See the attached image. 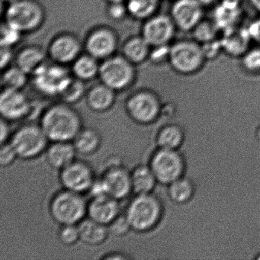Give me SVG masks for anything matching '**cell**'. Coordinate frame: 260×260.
Segmentation results:
<instances>
[{"mask_svg": "<svg viewBox=\"0 0 260 260\" xmlns=\"http://www.w3.org/2000/svg\"><path fill=\"white\" fill-rule=\"evenodd\" d=\"M39 124L51 142L72 141L83 127L80 114L72 105L62 101L44 111Z\"/></svg>", "mask_w": 260, "mask_h": 260, "instance_id": "6da1fadb", "label": "cell"}, {"mask_svg": "<svg viewBox=\"0 0 260 260\" xmlns=\"http://www.w3.org/2000/svg\"><path fill=\"white\" fill-rule=\"evenodd\" d=\"M124 213L132 231L147 234L159 226L164 217V207L162 201L153 193L136 194Z\"/></svg>", "mask_w": 260, "mask_h": 260, "instance_id": "7a4b0ae2", "label": "cell"}, {"mask_svg": "<svg viewBox=\"0 0 260 260\" xmlns=\"http://www.w3.org/2000/svg\"><path fill=\"white\" fill-rule=\"evenodd\" d=\"M4 18L22 34H31L43 26L46 10L39 0H17L6 6Z\"/></svg>", "mask_w": 260, "mask_h": 260, "instance_id": "3957f363", "label": "cell"}, {"mask_svg": "<svg viewBox=\"0 0 260 260\" xmlns=\"http://www.w3.org/2000/svg\"><path fill=\"white\" fill-rule=\"evenodd\" d=\"M87 208L84 194L63 188L51 198L49 213L51 218L60 225H78L87 217Z\"/></svg>", "mask_w": 260, "mask_h": 260, "instance_id": "277c9868", "label": "cell"}, {"mask_svg": "<svg viewBox=\"0 0 260 260\" xmlns=\"http://www.w3.org/2000/svg\"><path fill=\"white\" fill-rule=\"evenodd\" d=\"M206 62L202 45L193 39H179L170 45L168 64L179 75L197 74Z\"/></svg>", "mask_w": 260, "mask_h": 260, "instance_id": "5b68a950", "label": "cell"}, {"mask_svg": "<svg viewBox=\"0 0 260 260\" xmlns=\"http://www.w3.org/2000/svg\"><path fill=\"white\" fill-rule=\"evenodd\" d=\"M162 104L160 97L154 91L138 89L131 94L126 100V113L136 124L150 125L161 118Z\"/></svg>", "mask_w": 260, "mask_h": 260, "instance_id": "8992f818", "label": "cell"}, {"mask_svg": "<svg viewBox=\"0 0 260 260\" xmlns=\"http://www.w3.org/2000/svg\"><path fill=\"white\" fill-rule=\"evenodd\" d=\"M10 144L22 160H33L46 151L49 142L40 124H25L12 133Z\"/></svg>", "mask_w": 260, "mask_h": 260, "instance_id": "52a82bcc", "label": "cell"}, {"mask_svg": "<svg viewBox=\"0 0 260 260\" xmlns=\"http://www.w3.org/2000/svg\"><path fill=\"white\" fill-rule=\"evenodd\" d=\"M135 65L122 55H114L101 61L99 79L116 92L127 90L137 78Z\"/></svg>", "mask_w": 260, "mask_h": 260, "instance_id": "ba28073f", "label": "cell"}, {"mask_svg": "<svg viewBox=\"0 0 260 260\" xmlns=\"http://www.w3.org/2000/svg\"><path fill=\"white\" fill-rule=\"evenodd\" d=\"M149 165L158 183L165 185L184 176L186 168L185 158L179 150H167L158 147L150 156Z\"/></svg>", "mask_w": 260, "mask_h": 260, "instance_id": "9c48e42d", "label": "cell"}, {"mask_svg": "<svg viewBox=\"0 0 260 260\" xmlns=\"http://www.w3.org/2000/svg\"><path fill=\"white\" fill-rule=\"evenodd\" d=\"M71 77L66 66L51 60L39 67L30 78L39 93L47 96H59Z\"/></svg>", "mask_w": 260, "mask_h": 260, "instance_id": "30bf717a", "label": "cell"}, {"mask_svg": "<svg viewBox=\"0 0 260 260\" xmlns=\"http://www.w3.org/2000/svg\"><path fill=\"white\" fill-rule=\"evenodd\" d=\"M83 46L87 54L103 61L115 55L119 46V39L116 31L111 27L100 25L88 33Z\"/></svg>", "mask_w": 260, "mask_h": 260, "instance_id": "8fae6325", "label": "cell"}, {"mask_svg": "<svg viewBox=\"0 0 260 260\" xmlns=\"http://www.w3.org/2000/svg\"><path fill=\"white\" fill-rule=\"evenodd\" d=\"M59 179L64 189L84 194L90 191L96 176L90 164L76 159L60 170Z\"/></svg>", "mask_w": 260, "mask_h": 260, "instance_id": "7c38bea8", "label": "cell"}, {"mask_svg": "<svg viewBox=\"0 0 260 260\" xmlns=\"http://www.w3.org/2000/svg\"><path fill=\"white\" fill-rule=\"evenodd\" d=\"M106 194L121 201L132 193L131 170L121 162H112L99 177Z\"/></svg>", "mask_w": 260, "mask_h": 260, "instance_id": "4fadbf2b", "label": "cell"}, {"mask_svg": "<svg viewBox=\"0 0 260 260\" xmlns=\"http://www.w3.org/2000/svg\"><path fill=\"white\" fill-rule=\"evenodd\" d=\"M83 48V43L78 36L66 31L53 38L48 45L47 54L51 61L67 67L81 55Z\"/></svg>", "mask_w": 260, "mask_h": 260, "instance_id": "5bb4252c", "label": "cell"}, {"mask_svg": "<svg viewBox=\"0 0 260 260\" xmlns=\"http://www.w3.org/2000/svg\"><path fill=\"white\" fill-rule=\"evenodd\" d=\"M176 28L170 15L157 14L144 21L141 35L151 47L171 45Z\"/></svg>", "mask_w": 260, "mask_h": 260, "instance_id": "9a60e30c", "label": "cell"}, {"mask_svg": "<svg viewBox=\"0 0 260 260\" xmlns=\"http://www.w3.org/2000/svg\"><path fill=\"white\" fill-rule=\"evenodd\" d=\"M204 13L205 8L199 0H173L169 15L177 30L191 33L204 19Z\"/></svg>", "mask_w": 260, "mask_h": 260, "instance_id": "2e32d148", "label": "cell"}, {"mask_svg": "<svg viewBox=\"0 0 260 260\" xmlns=\"http://www.w3.org/2000/svg\"><path fill=\"white\" fill-rule=\"evenodd\" d=\"M31 100L22 90L3 89L0 95V114L7 121H18L29 116L32 111Z\"/></svg>", "mask_w": 260, "mask_h": 260, "instance_id": "e0dca14e", "label": "cell"}, {"mask_svg": "<svg viewBox=\"0 0 260 260\" xmlns=\"http://www.w3.org/2000/svg\"><path fill=\"white\" fill-rule=\"evenodd\" d=\"M244 10L241 0H220L213 8L211 19L222 33L241 25Z\"/></svg>", "mask_w": 260, "mask_h": 260, "instance_id": "ac0fdd59", "label": "cell"}, {"mask_svg": "<svg viewBox=\"0 0 260 260\" xmlns=\"http://www.w3.org/2000/svg\"><path fill=\"white\" fill-rule=\"evenodd\" d=\"M121 213L120 201L109 194L91 197L88 202L87 217L106 226H109Z\"/></svg>", "mask_w": 260, "mask_h": 260, "instance_id": "d6986e66", "label": "cell"}, {"mask_svg": "<svg viewBox=\"0 0 260 260\" xmlns=\"http://www.w3.org/2000/svg\"><path fill=\"white\" fill-rule=\"evenodd\" d=\"M223 54L234 59H240L251 48L252 41L247 27L242 25L226 30L220 35Z\"/></svg>", "mask_w": 260, "mask_h": 260, "instance_id": "ffe728a7", "label": "cell"}, {"mask_svg": "<svg viewBox=\"0 0 260 260\" xmlns=\"http://www.w3.org/2000/svg\"><path fill=\"white\" fill-rule=\"evenodd\" d=\"M116 93L115 90L100 82L87 90L85 97L86 105L92 112L105 113L109 112L115 105Z\"/></svg>", "mask_w": 260, "mask_h": 260, "instance_id": "44dd1931", "label": "cell"}, {"mask_svg": "<svg viewBox=\"0 0 260 260\" xmlns=\"http://www.w3.org/2000/svg\"><path fill=\"white\" fill-rule=\"evenodd\" d=\"M45 154L49 166L60 170L75 160L77 153L72 141H53Z\"/></svg>", "mask_w": 260, "mask_h": 260, "instance_id": "7402d4cb", "label": "cell"}, {"mask_svg": "<svg viewBox=\"0 0 260 260\" xmlns=\"http://www.w3.org/2000/svg\"><path fill=\"white\" fill-rule=\"evenodd\" d=\"M47 57V51L39 45H27L16 54L14 62L16 66L31 76L39 67L46 62Z\"/></svg>", "mask_w": 260, "mask_h": 260, "instance_id": "603a6c76", "label": "cell"}, {"mask_svg": "<svg viewBox=\"0 0 260 260\" xmlns=\"http://www.w3.org/2000/svg\"><path fill=\"white\" fill-rule=\"evenodd\" d=\"M132 193L144 194L153 193L158 181L148 164H141L131 170Z\"/></svg>", "mask_w": 260, "mask_h": 260, "instance_id": "cb8c5ba5", "label": "cell"}, {"mask_svg": "<svg viewBox=\"0 0 260 260\" xmlns=\"http://www.w3.org/2000/svg\"><path fill=\"white\" fill-rule=\"evenodd\" d=\"M80 240L87 246H100L106 243L110 231L109 226L86 217L78 224Z\"/></svg>", "mask_w": 260, "mask_h": 260, "instance_id": "d4e9b609", "label": "cell"}, {"mask_svg": "<svg viewBox=\"0 0 260 260\" xmlns=\"http://www.w3.org/2000/svg\"><path fill=\"white\" fill-rule=\"evenodd\" d=\"M151 46L141 35L128 38L123 44L121 55L135 66L148 61Z\"/></svg>", "mask_w": 260, "mask_h": 260, "instance_id": "484cf974", "label": "cell"}, {"mask_svg": "<svg viewBox=\"0 0 260 260\" xmlns=\"http://www.w3.org/2000/svg\"><path fill=\"white\" fill-rule=\"evenodd\" d=\"M77 154L92 156L100 150L103 143L101 135L92 127H83L72 141Z\"/></svg>", "mask_w": 260, "mask_h": 260, "instance_id": "4316f807", "label": "cell"}, {"mask_svg": "<svg viewBox=\"0 0 260 260\" xmlns=\"http://www.w3.org/2000/svg\"><path fill=\"white\" fill-rule=\"evenodd\" d=\"M158 148L179 150L185 141V132L179 124H167L159 128L156 135Z\"/></svg>", "mask_w": 260, "mask_h": 260, "instance_id": "83f0119b", "label": "cell"}, {"mask_svg": "<svg viewBox=\"0 0 260 260\" xmlns=\"http://www.w3.org/2000/svg\"><path fill=\"white\" fill-rule=\"evenodd\" d=\"M100 64L101 63L100 60L90 54L87 53L85 54H82L71 64L73 76L86 83L93 80L99 77Z\"/></svg>", "mask_w": 260, "mask_h": 260, "instance_id": "f1b7e54d", "label": "cell"}, {"mask_svg": "<svg viewBox=\"0 0 260 260\" xmlns=\"http://www.w3.org/2000/svg\"><path fill=\"white\" fill-rule=\"evenodd\" d=\"M128 15L135 20L144 22L157 14L161 0H126Z\"/></svg>", "mask_w": 260, "mask_h": 260, "instance_id": "f546056e", "label": "cell"}, {"mask_svg": "<svg viewBox=\"0 0 260 260\" xmlns=\"http://www.w3.org/2000/svg\"><path fill=\"white\" fill-rule=\"evenodd\" d=\"M167 186V194L170 200L179 205L189 202L196 191L192 181L185 176L173 181Z\"/></svg>", "mask_w": 260, "mask_h": 260, "instance_id": "4dcf8cb0", "label": "cell"}, {"mask_svg": "<svg viewBox=\"0 0 260 260\" xmlns=\"http://www.w3.org/2000/svg\"><path fill=\"white\" fill-rule=\"evenodd\" d=\"M30 75L16 64L3 70L1 84L3 89L22 90L29 80Z\"/></svg>", "mask_w": 260, "mask_h": 260, "instance_id": "1f68e13d", "label": "cell"}, {"mask_svg": "<svg viewBox=\"0 0 260 260\" xmlns=\"http://www.w3.org/2000/svg\"><path fill=\"white\" fill-rule=\"evenodd\" d=\"M87 89H86V82L72 77L60 92L59 97L63 103L73 105L80 102L86 97Z\"/></svg>", "mask_w": 260, "mask_h": 260, "instance_id": "d6a6232c", "label": "cell"}, {"mask_svg": "<svg viewBox=\"0 0 260 260\" xmlns=\"http://www.w3.org/2000/svg\"><path fill=\"white\" fill-rule=\"evenodd\" d=\"M192 39L200 45L219 39L221 31L217 28L212 19L204 18L191 31Z\"/></svg>", "mask_w": 260, "mask_h": 260, "instance_id": "836d02e7", "label": "cell"}, {"mask_svg": "<svg viewBox=\"0 0 260 260\" xmlns=\"http://www.w3.org/2000/svg\"><path fill=\"white\" fill-rule=\"evenodd\" d=\"M240 60L242 69L250 75H260V46L252 47Z\"/></svg>", "mask_w": 260, "mask_h": 260, "instance_id": "e575fe53", "label": "cell"}, {"mask_svg": "<svg viewBox=\"0 0 260 260\" xmlns=\"http://www.w3.org/2000/svg\"><path fill=\"white\" fill-rule=\"evenodd\" d=\"M22 36L21 31L4 21L0 28V46L13 48L20 42Z\"/></svg>", "mask_w": 260, "mask_h": 260, "instance_id": "d590c367", "label": "cell"}, {"mask_svg": "<svg viewBox=\"0 0 260 260\" xmlns=\"http://www.w3.org/2000/svg\"><path fill=\"white\" fill-rule=\"evenodd\" d=\"M58 239L62 244L67 246L75 245L80 240L78 225H60L58 231Z\"/></svg>", "mask_w": 260, "mask_h": 260, "instance_id": "8d00e7d4", "label": "cell"}, {"mask_svg": "<svg viewBox=\"0 0 260 260\" xmlns=\"http://www.w3.org/2000/svg\"><path fill=\"white\" fill-rule=\"evenodd\" d=\"M106 15L114 22H121L129 16L125 2L111 3L107 4Z\"/></svg>", "mask_w": 260, "mask_h": 260, "instance_id": "74e56055", "label": "cell"}, {"mask_svg": "<svg viewBox=\"0 0 260 260\" xmlns=\"http://www.w3.org/2000/svg\"><path fill=\"white\" fill-rule=\"evenodd\" d=\"M170 51V45L151 47L148 61L157 66L168 63Z\"/></svg>", "mask_w": 260, "mask_h": 260, "instance_id": "f35d334b", "label": "cell"}, {"mask_svg": "<svg viewBox=\"0 0 260 260\" xmlns=\"http://www.w3.org/2000/svg\"><path fill=\"white\" fill-rule=\"evenodd\" d=\"M110 234L116 237L125 236L129 231H132L130 223L126 217L125 213H121L112 223L109 226Z\"/></svg>", "mask_w": 260, "mask_h": 260, "instance_id": "ab89813d", "label": "cell"}, {"mask_svg": "<svg viewBox=\"0 0 260 260\" xmlns=\"http://www.w3.org/2000/svg\"><path fill=\"white\" fill-rule=\"evenodd\" d=\"M201 45L207 61L215 60L220 54H223L220 38Z\"/></svg>", "mask_w": 260, "mask_h": 260, "instance_id": "60d3db41", "label": "cell"}, {"mask_svg": "<svg viewBox=\"0 0 260 260\" xmlns=\"http://www.w3.org/2000/svg\"><path fill=\"white\" fill-rule=\"evenodd\" d=\"M18 159L17 153L10 141L1 144L0 148V165L2 167H10Z\"/></svg>", "mask_w": 260, "mask_h": 260, "instance_id": "b9f144b4", "label": "cell"}, {"mask_svg": "<svg viewBox=\"0 0 260 260\" xmlns=\"http://www.w3.org/2000/svg\"><path fill=\"white\" fill-rule=\"evenodd\" d=\"M16 54L13 53V48L1 47L0 50V65L1 69L4 70L11 66L12 63L15 61Z\"/></svg>", "mask_w": 260, "mask_h": 260, "instance_id": "7bdbcfd3", "label": "cell"}, {"mask_svg": "<svg viewBox=\"0 0 260 260\" xmlns=\"http://www.w3.org/2000/svg\"><path fill=\"white\" fill-rule=\"evenodd\" d=\"M247 28L254 43L260 46V16L252 20Z\"/></svg>", "mask_w": 260, "mask_h": 260, "instance_id": "ee69618b", "label": "cell"}, {"mask_svg": "<svg viewBox=\"0 0 260 260\" xmlns=\"http://www.w3.org/2000/svg\"><path fill=\"white\" fill-rule=\"evenodd\" d=\"M8 122L9 121H6L4 118H1V123H0V131H1L0 141H1V144L10 141V137H11V131H10Z\"/></svg>", "mask_w": 260, "mask_h": 260, "instance_id": "f6af8a7d", "label": "cell"}, {"mask_svg": "<svg viewBox=\"0 0 260 260\" xmlns=\"http://www.w3.org/2000/svg\"><path fill=\"white\" fill-rule=\"evenodd\" d=\"M102 259L111 260V259H127L130 258L128 255L126 254L119 252H112L109 253H106L101 257Z\"/></svg>", "mask_w": 260, "mask_h": 260, "instance_id": "bcb514c9", "label": "cell"}, {"mask_svg": "<svg viewBox=\"0 0 260 260\" xmlns=\"http://www.w3.org/2000/svg\"><path fill=\"white\" fill-rule=\"evenodd\" d=\"M220 1V0H199V2L205 10L207 8H214Z\"/></svg>", "mask_w": 260, "mask_h": 260, "instance_id": "7dc6e473", "label": "cell"}, {"mask_svg": "<svg viewBox=\"0 0 260 260\" xmlns=\"http://www.w3.org/2000/svg\"><path fill=\"white\" fill-rule=\"evenodd\" d=\"M251 7L260 14V0H249Z\"/></svg>", "mask_w": 260, "mask_h": 260, "instance_id": "c3c4849f", "label": "cell"}, {"mask_svg": "<svg viewBox=\"0 0 260 260\" xmlns=\"http://www.w3.org/2000/svg\"><path fill=\"white\" fill-rule=\"evenodd\" d=\"M255 137H256V139L260 141V125L258 126L255 131Z\"/></svg>", "mask_w": 260, "mask_h": 260, "instance_id": "681fc988", "label": "cell"}, {"mask_svg": "<svg viewBox=\"0 0 260 260\" xmlns=\"http://www.w3.org/2000/svg\"><path fill=\"white\" fill-rule=\"evenodd\" d=\"M106 4H111V3L126 2V0H104Z\"/></svg>", "mask_w": 260, "mask_h": 260, "instance_id": "f907efd6", "label": "cell"}, {"mask_svg": "<svg viewBox=\"0 0 260 260\" xmlns=\"http://www.w3.org/2000/svg\"><path fill=\"white\" fill-rule=\"evenodd\" d=\"M3 4H5L6 6L9 5V4H12V3L16 2L17 0H1Z\"/></svg>", "mask_w": 260, "mask_h": 260, "instance_id": "816d5d0a", "label": "cell"}, {"mask_svg": "<svg viewBox=\"0 0 260 260\" xmlns=\"http://www.w3.org/2000/svg\"><path fill=\"white\" fill-rule=\"evenodd\" d=\"M255 258H256V259L260 260V254H258V256L255 257Z\"/></svg>", "mask_w": 260, "mask_h": 260, "instance_id": "f5cc1de1", "label": "cell"}]
</instances>
